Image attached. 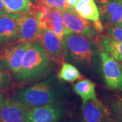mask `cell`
<instances>
[{
    "mask_svg": "<svg viewBox=\"0 0 122 122\" xmlns=\"http://www.w3.org/2000/svg\"><path fill=\"white\" fill-rule=\"evenodd\" d=\"M51 66L52 61L48 53L40 40H37L26 50L21 68L14 77L19 82L33 81L46 74Z\"/></svg>",
    "mask_w": 122,
    "mask_h": 122,
    "instance_id": "cell-1",
    "label": "cell"
},
{
    "mask_svg": "<svg viewBox=\"0 0 122 122\" xmlns=\"http://www.w3.org/2000/svg\"><path fill=\"white\" fill-rule=\"evenodd\" d=\"M59 94L50 80L37 83L13 93L10 99L24 105L28 109L56 103Z\"/></svg>",
    "mask_w": 122,
    "mask_h": 122,
    "instance_id": "cell-2",
    "label": "cell"
},
{
    "mask_svg": "<svg viewBox=\"0 0 122 122\" xmlns=\"http://www.w3.org/2000/svg\"><path fill=\"white\" fill-rule=\"evenodd\" d=\"M62 46L65 57L76 62L91 65L94 56L93 45L89 38L65 29Z\"/></svg>",
    "mask_w": 122,
    "mask_h": 122,
    "instance_id": "cell-3",
    "label": "cell"
},
{
    "mask_svg": "<svg viewBox=\"0 0 122 122\" xmlns=\"http://www.w3.org/2000/svg\"><path fill=\"white\" fill-rule=\"evenodd\" d=\"M30 13L36 15L40 30L45 28L51 30L62 43L65 26L62 19L61 10L48 7L43 0H35Z\"/></svg>",
    "mask_w": 122,
    "mask_h": 122,
    "instance_id": "cell-4",
    "label": "cell"
},
{
    "mask_svg": "<svg viewBox=\"0 0 122 122\" xmlns=\"http://www.w3.org/2000/svg\"><path fill=\"white\" fill-rule=\"evenodd\" d=\"M32 42H16L0 48V66L11 74L16 75L22 66L26 50Z\"/></svg>",
    "mask_w": 122,
    "mask_h": 122,
    "instance_id": "cell-5",
    "label": "cell"
},
{
    "mask_svg": "<svg viewBox=\"0 0 122 122\" xmlns=\"http://www.w3.org/2000/svg\"><path fill=\"white\" fill-rule=\"evenodd\" d=\"M18 29L17 42H33L40 38L38 20L33 13L14 14Z\"/></svg>",
    "mask_w": 122,
    "mask_h": 122,
    "instance_id": "cell-6",
    "label": "cell"
},
{
    "mask_svg": "<svg viewBox=\"0 0 122 122\" xmlns=\"http://www.w3.org/2000/svg\"><path fill=\"white\" fill-rule=\"evenodd\" d=\"M100 60L103 78L107 87L122 92V69L120 65L103 50L100 52Z\"/></svg>",
    "mask_w": 122,
    "mask_h": 122,
    "instance_id": "cell-7",
    "label": "cell"
},
{
    "mask_svg": "<svg viewBox=\"0 0 122 122\" xmlns=\"http://www.w3.org/2000/svg\"><path fill=\"white\" fill-rule=\"evenodd\" d=\"M61 14L66 28L89 39H93L96 37L97 32L92 23L79 16L74 10L67 9L61 11Z\"/></svg>",
    "mask_w": 122,
    "mask_h": 122,
    "instance_id": "cell-8",
    "label": "cell"
},
{
    "mask_svg": "<svg viewBox=\"0 0 122 122\" xmlns=\"http://www.w3.org/2000/svg\"><path fill=\"white\" fill-rule=\"evenodd\" d=\"M40 41L43 44L50 60L56 65L65 61V52L62 43L51 30L45 28L40 30Z\"/></svg>",
    "mask_w": 122,
    "mask_h": 122,
    "instance_id": "cell-9",
    "label": "cell"
},
{
    "mask_svg": "<svg viewBox=\"0 0 122 122\" xmlns=\"http://www.w3.org/2000/svg\"><path fill=\"white\" fill-rule=\"evenodd\" d=\"M62 109L56 103L33 107L28 110L25 122H57Z\"/></svg>",
    "mask_w": 122,
    "mask_h": 122,
    "instance_id": "cell-10",
    "label": "cell"
},
{
    "mask_svg": "<svg viewBox=\"0 0 122 122\" xmlns=\"http://www.w3.org/2000/svg\"><path fill=\"white\" fill-rule=\"evenodd\" d=\"M18 29L14 14L0 16V48L17 42Z\"/></svg>",
    "mask_w": 122,
    "mask_h": 122,
    "instance_id": "cell-11",
    "label": "cell"
},
{
    "mask_svg": "<svg viewBox=\"0 0 122 122\" xmlns=\"http://www.w3.org/2000/svg\"><path fill=\"white\" fill-rule=\"evenodd\" d=\"M28 110L24 105L7 98L0 110V122H25Z\"/></svg>",
    "mask_w": 122,
    "mask_h": 122,
    "instance_id": "cell-12",
    "label": "cell"
},
{
    "mask_svg": "<svg viewBox=\"0 0 122 122\" xmlns=\"http://www.w3.org/2000/svg\"><path fill=\"white\" fill-rule=\"evenodd\" d=\"M99 12L109 25L120 26L122 20V3L120 0H100Z\"/></svg>",
    "mask_w": 122,
    "mask_h": 122,
    "instance_id": "cell-13",
    "label": "cell"
},
{
    "mask_svg": "<svg viewBox=\"0 0 122 122\" xmlns=\"http://www.w3.org/2000/svg\"><path fill=\"white\" fill-rule=\"evenodd\" d=\"M109 116V111L98 98L89 100L83 105L84 122H106Z\"/></svg>",
    "mask_w": 122,
    "mask_h": 122,
    "instance_id": "cell-14",
    "label": "cell"
},
{
    "mask_svg": "<svg viewBox=\"0 0 122 122\" xmlns=\"http://www.w3.org/2000/svg\"><path fill=\"white\" fill-rule=\"evenodd\" d=\"M73 10L79 16L92 22L100 20L99 9L94 0H78Z\"/></svg>",
    "mask_w": 122,
    "mask_h": 122,
    "instance_id": "cell-15",
    "label": "cell"
},
{
    "mask_svg": "<svg viewBox=\"0 0 122 122\" xmlns=\"http://www.w3.org/2000/svg\"><path fill=\"white\" fill-rule=\"evenodd\" d=\"M73 91L81 97L83 105L87 101L97 98L96 85L88 79H82L73 86Z\"/></svg>",
    "mask_w": 122,
    "mask_h": 122,
    "instance_id": "cell-16",
    "label": "cell"
},
{
    "mask_svg": "<svg viewBox=\"0 0 122 122\" xmlns=\"http://www.w3.org/2000/svg\"><path fill=\"white\" fill-rule=\"evenodd\" d=\"M98 44L101 49L115 60L122 61V42L111 38L109 36H102L98 38Z\"/></svg>",
    "mask_w": 122,
    "mask_h": 122,
    "instance_id": "cell-17",
    "label": "cell"
},
{
    "mask_svg": "<svg viewBox=\"0 0 122 122\" xmlns=\"http://www.w3.org/2000/svg\"><path fill=\"white\" fill-rule=\"evenodd\" d=\"M57 76L61 81L69 83H73L76 80L82 79L83 77L75 66L67 62H63L61 65V69Z\"/></svg>",
    "mask_w": 122,
    "mask_h": 122,
    "instance_id": "cell-18",
    "label": "cell"
},
{
    "mask_svg": "<svg viewBox=\"0 0 122 122\" xmlns=\"http://www.w3.org/2000/svg\"><path fill=\"white\" fill-rule=\"evenodd\" d=\"M8 13H30L33 3L30 0H2Z\"/></svg>",
    "mask_w": 122,
    "mask_h": 122,
    "instance_id": "cell-19",
    "label": "cell"
},
{
    "mask_svg": "<svg viewBox=\"0 0 122 122\" xmlns=\"http://www.w3.org/2000/svg\"><path fill=\"white\" fill-rule=\"evenodd\" d=\"M12 74L8 70L0 66V90H6L12 86Z\"/></svg>",
    "mask_w": 122,
    "mask_h": 122,
    "instance_id": "cell-20",
    "label": "cell"
},
{
    "mask_svg": "<svg viewBox=\"0 0 122 122\" xmlns=\"http://www.w3.org/2000/svg\"><path fill=\"white\" fill-rule=\"evenodd\" d=\"M44 3L51 8L63 11L69 9L66 0H43Z\"/></svg>",
    "mask_w": 122,
    "mask_h": 122,
    "instance_id": "cell-21",
    "label": "cell"
},
{
    "mask_svg": "<svg viewBox=\"0 0 122 122\" xmlns=\"http://www.w3.org/2000/svg\"><path fill=\"white\" fill-rule=\"evenodd\" d=\"M108 36L111 38L122 42V28L115 25H109L107 28Z\"/></svg>",
    "mask_w": 122,
    "mask_h": 122,
    "instance_id": "cell-22",
    "label": "cell"
},
{
    "mask_svg": "<svg viewBox=\"0 0 122 122\" xmlns=\"http://www.w3.org/2000/svg\"><path fill=\"white\" fill-rule=\"evenodd\" d=\"M112 109L117 117L122 120V101L116 100L112 104Z\"/></svg>",
    "mask_w": 122,
    "mask_h": 122,
    "instance_id": "cell-23",
    "label": "cell"
},
{
    "mask_svg": "<svg viewBox=\"0 0 122 122\" xmlns=\"http://www.w3.org/2000/svg\"><path fill=\"white\" fill-rule=\"evenodd\" d=\"M6 99L7 98L5 96L4 90H0V110L2 108V107H3V105L4 104L5 101Z\"/></svg>",
    "mask_w": 122,
    "mask_h": 122,
    "instance_id": "cell-24",
    "label": "cell"
},
{
    "mask_svg": "<svg viewBox=\"0 0 122 122\" xmlns=\"http://www.w3.org/2000/svg\"><path fill=\"white\" fill-rule=\"evenodd\" d=\"M66 4H67L69 9H72V10L74 9L76 3L78 1V0H66Z\"/></svg>",
    "mask_w": 122,
    "mask_h": 122,
    "instance_id": "cell-25",
    "label": "cell"
},
{
    "mask_svg": "<svg viewBox=\"0 0 122 122\" xmlns=\"http://www.w3.org/2000/svg\"><path fill=\"white\" fill-rule=\"evenodd\" d=\"M0 11L4 12H6V13H8V11H7V9H6L4 4V2L2 1V0H0Z\"/></svg>",
    "mask_w": 122,
    "mask_h": 122,
    "instance_id": "cell-26",
    "label": "cell"
},
{
    "mask_svg": "<svg viewBox=\"0 0 122 122\" xmlns=\"http://www.w3.org/2000/svg\"><path fill=\"white\" fill-rule=\"evenodd\" d=\"M106 122H122V120L119 119V118H108Z\"/></svg>",
    "mask_w": 122,
    "mask_h": 122,
    "instance_id": "cell-27",
    "label": "cell"
},
{
    "mask_svg": "<svg viewBox=\"0 0 122 122\" xmlns=\"http://www.w3.org/2000/svg\"><path fill=\"white\" fill-rule=\"evenodd\" d=\"M7 14V13H6V12H4L0 11V16H2V15H4V14Z\"/></svg>",
    "mask_w": 122,
    "mask_h": 122,
    "instance_id": "cell-28",
    "label": "cell"
},
{
    "mask_svg": "<svg viewBox=\"0 0 122 122\" xmlns=\"http://www.w3.org/2000/svg\"><path fill=\"white\" fill-rule=\"evenodd\" d=\"M120 26V27H122V22H121V25H120V26Z\"/></svg>",
    "mask_w": 122,
    "mask_h": 122,
    "instance_id": "cell-29",
    "label": "cell"
},
{
    "mask_svg": "<svg viewBox=\"0 0 122 122\" xmlns=\"http://www.w3.org/2000/svg\"><path fill=\"white\" fill-rule=\"evenodd\" d=\"M30 1H35V0H30Z\"/></svg>",
    "mask_w": 122,
    "mask_h": 122,
    "instance_id": "cell-30",
    "label": "cell"
},
{
    "mask_svg": "<svg viewBox=\"0 0 122 122\" xmlns=\"http://www.w3.org/2000/svg\"><path fill=\"white\" fill-rule=\"evenodd\" d=\"M120 1H121V2H122V0H120Z\"/></svg>",
    "mask_w": 122,
    "mask_h": 122,
    "instance_id": "cell-31",
    "label": "cell"
}]
</instances>
